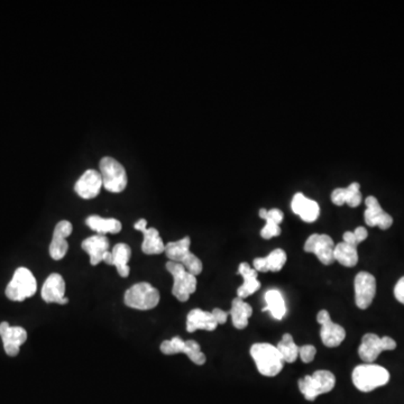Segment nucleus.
I'll return each mask as SVG.
<instances>
[{
  "label": "nucleus",
  "mask_w": 404,
  "mask_h": 404,
  "mask_svg": "<svg viewBox=\"0 0 404 404\" xmlns=\"http://www.w3.org/2000/svg\"><path fill=\"white\" fill-rule=\"evenodd\" d=\"M277 349L282 355L285 362L294 363L299 357V346L293 341L290 334L283 335L282 339L277 344Z\"/></svg>",
  "instance_id": "nucleus-31"
},
{
  "label": "nucleus",
  "mask_w": 404,
  "mask_h": 404,
  "mask_svg": "<svg viewBox=\"0 0 404 404\" xmlns=\"http://www.w3.org/2000/svg\"><path fill=\"white\" fill-rule=\"evenodd\" d=\"M102 186V178L98 171H85L75 184V190L79 197L83 199H93L98 196Z\"/></svg>",
  "instance_id": "nucleus-17"
},
{
  "label": "nucleus",
  "mask_w": 404,
  "mask_h": 404,
  "mask_svg": "<svg viewBox=\"0 0 404 404\" xmlns=\"http://www.w3.org/2000/svg\"><path fill=\"white\" fill-rule=\"evenodd\" d=\"M213 316L215 317L216 321L218 324H226L227 318H228V312H225L221 309L216 308L211 312Z\"/></svg>",
  "instance_id": "nucleus-36"
},
{
  "label": "nucleus",
  "mask_w": 404,
  "mask_h": 404,
  "mask_svg": "<svg viewBox=\"0 0 404 404\" xmlns=\"http://www.w3.org/2000/svg\"><path fill=\"white\" fill-rule=\"evenodd\" d=\"M125 304L129 308L147 312L154 309L160 302V292L149 283L141 282L129 287L124 295Z\"/></svg>",
  "instance_id": "nucleus-6"
},
{
  "label": "nucleus",
  "mask_w": 404,
  "mask_h": 404,
  "mask_svg": "<svg viewBox=\"0 0 404 404\" xmlns=\"http://www.w3.org/2000/svg\"><path fill=\"white\" fill-rule=\"evenodd\" d=\"M351 380L359 391L371 392L375 388L386 386L390 381V373L383 366L373 363L358 365L354 368Z\"/></svg>",
  "instance_id": "nucleus-2"
},
{
  "label": "nucleus",
  "mask_w": 404,
  "mask_h": 404,
  "mask_svg": "<svg viewBox=\"0 0 404 404\" xmlns=\"http://www.w3.org/2000/svg\"><path fill=\"white\" fill-rule=\"evenodd\" d=\"M343 238L344 243H346V244L351 245V246L357 248L358 243H357L356 237L354 235V232H346L345 234H344Z\"/></svg>",
  "instance_id": "nucleus-38"
},
{
  "label": "nucleus",
  "mask_w": 404,
  "mask_h": 404,
  "mask_svg": "<svg viewBox=\"0 0 404 404\" xmlns=\"http://www.w3.org/2000/svg\"><path fill=\"white\" fill-rule=\"evenodd\" d=\"M354 235L356 237L357 243H363L366 240L367 236H368V233H367L366 228L364 227H357L355 230H354Z\"/></svg>",
  "instance_id": "nucleus-37"
},
{
  "label": "nucleus",
  "mask_w": 404,
  "mask_h": 404,
  "mask_svg": "<svg viewBox=\"0 0 404 404\" xmlns=\"http://www.w3.org/2000/svg\"><path fill=\"white\" fill-rule=\"evenodd\" d=\"M112 265L116 266L120 277H127L129 275V266L128 262L131 260L132 250L129 245L119 243L116 244L112 250Z\"/></svg>",
  "instance_id": "nucleus-27"
},
{
  "label": "nucleus",
  "mask_w": 404,
  "mask_h": 404,
  "mask_svg": "<svg viewBox=\"0 0 404 404\" xmlns=\"http://www.w3.org/2000/svg\"><path fill=\"white\" fill-rule=\"evenodd\" d=\"M141 233H143L144 240L142 244V250L147 255H159L165 252V245L161 238L159 230L156 228H144Z\"/></svg>",
  "instance_id": "nucleus-28"
},
{
  "label": "nucleus",
  "mask_w": 404,
  "mask_h": 404,
  "mask_svg": "<svg viewBox=\"0 0 404 404\" xmlns=\"http://www.w3.org/2000/svg\"><path fill=\"white\" fill-rule=\"evenodd\" d=\"M41 295L46 303L67 304L69 302V299L65 298V282L62 275L58 273L48 275L46 282L43 285Z\"/></svg>",
  "instance_id": "nucleus-18"
},
{
  "label": "nucleus",
  "mask_w": 404,
  "mask_h": 404,
  "mask_svg": "<svg viewBox=\"0 0 404 404\" xmlns=\"http://www.w3.org/2000/svg\"><path fill=\"white\" fill-rule=\"evenodd\" d=\"M396 349V341L391 337H378L375 334H366L362 338V344L359 346L358 355L365 364H372L380 354L386 351H394Z\"/></svg>",
  "instance_id": "nucleus-9"
},
{
  "label": "nucleus",
  "mask_w": 404,
  "mask_h": 404,
  "mask_svg": "<svg viewBox=\"0 0 404 404\" xmlns=\"http://www.w3.org/2000/svg\"><path fill=\"white\" fill-rule=\"evenodd\" d=\"M161 351L165 355L184 353L197 365L206 363V355L202 353L199 344L194 341H182L180 337H174L171 341H164L160 346Z\"/></svg>",
  "instance_id": "nucleus-10"
},
{
  "label": "nucleus",
  "mask_w": 404,
  "mask_h": 404,
  "mask_svg": "<svg viewBox=\"0 0 404 404\" xmlns=\"http://www.w3.org/2000/svg\"><path fill=\"white\" fill-rule=\"evenodd\" d=\"M317 321L321 324L320 337L322 344L328 349H334L341 345L346 338V331L341 326L335 324L330 318L327 310H321L317 316Z\"/></svg>",
  "instance_id": "nucleus-13"
},
{
  "label": "nucleus",
  "mask_w": 404,
  "mask_h": 404,
  "mask_svg": "<svg viewBox=\"0 0 404 404\" xmlns=\"http://www.w3.org/2000/svg\"><path fill=\"white\" fill-rule=\"evenodd\" d=\"M250 356L254 359L258 372L267 378L277 376L283 368L282 355L277 346L267 343H257L250 347Z\"/></svg>",
  "instance_id": "nucleus-1"
},
{
  "label": "nucleus",
  "mask_w": 404,
  "mask_h": 404,
  "mask_svg": "<svg viewBox=\"0 0 404 404\" xmlns=\"http://www.w3.org/2000/svg\"><path fill=\"white\" fill-rule=\"evenodd\" d=\"M317 349L314 346L304 345L302 347H299V357L303 363H312L316 356Z\"/></svg>",
  "instance_id": "nucleus-34"
},
{
  "label": "nucleus",
  "mask_w": 404,
  "mask_h": 404,
  "mask_svg": "<svg viewBox=\"0 0 404 404\" xmlns=\"http://www.w3.org/2000/svg\"><path fill=\"white\" fill-rule=\"evenodd\" d=\"M102 186L107 191L120 193L127 186V173L119 161L112 156L102 157L99 163Z\"/></svg>",
  "instance_id": "nucleus-4"
},
{
  "label": "nucleus",
  "mask_w": 404,
  "mask_h": 404,
  "mask_svg": "<svg viewBox=\"0 0 404 404\" xmlns=\"http://www.w3.org/2000/svg\"><path fill=\"white\" fill-rule=\"evenodd\" d=\"M81 248L90 256L91 265H98L104 262V256L110 248V240L104 235H95L83 240Z\"/></svg>",
  "instance_id": "nucleus-20"
},
{
  "label": "nucleus",
  "mask_w": 404,
  "mask_h": 404,
  "mask_svg": "<svg viewBox=\"0 0 404 404\" xmlns=\"http://www.w3.org/2000/svg\"><path fill=\"white\" fill-rule=\"evenodd\" d=\"M38 283L32 272L26 267H19L14 273L13 279L6 287V297L11 301L26 300L36 293Z\"/></svg>",
  "instance_id": "nucleus-7"
},
{
  "label": "nucleus",
  "mask_w": 404,
  "mask_h": 404,
  "mask_svg": "<svg viewBox=\"0 0 404 404\" xmlns=\"http://www.w3.org/2000/svg\"><path fill=\"white\" fill-rule=\"evenodd\" d=\"M265 226L261 230V236L264 240H271L273 237L280 236L281 235V228L280 225L274 223V221L266 219Z\"/></svg>",
  "instance_id": "nucleus-32"
},
{
  "label": "nucleus",
  "mask_w": 404,
  "mask_h": 404,
  "mask_svg": "<svg viewBox=\"0 0 404 404\" xmlns=\"http://www.w3.org/2000/svg\"><path fill=\"white\" fill-rule=\"evenodd\" d=\"M266 307L263 312H271L274 319L282 320L287 314V307L282 294L279 290L272 289L265 293Z\"/></svg>",
  "instance_id": "nucleus-29"
},
{
  "label": "nucleus",
  "mask_w": 404,
  "mask_h": 404,
  "mask_svg": "<svg viewBox=\"0 0 404 404\" xmlns=\"http://www.w3.org/2000/svg\"><path fill=\"white\" fill-rule=\"evenodd\" d=\"M238 274H240L243 279H244V283H243L242 287L237 289L238 298L244 300V299L254 294L256 291L261 289V282L257 280V272L252 269L250 264L246 263V262L240 263V267H238Z\"/></svg>",
  "instance_id": "nucleus-22"
},
{
  "label": "nucleus",
  "mask_w": 404,
  "mask_h": 404,
  "mask_svg": "<svg viewBox=\"0 0 404 404\" xmlns=\"http://www.w3.org/2000/svg\"><path fill=\"white\" fill-rule=\"evenodd\" d=\"M291 209L295 215H298L306 223H314L320 215V207L318 202L309 199L304 194L295 193L291 202Z\"/></svg>",
  "instance_id": "nucleus-19"
},
{
  "label": "nucleus",
  "mask_w": 404,
  "mask_h": 404,
  "mask_svg": "<svg viewBox=\"0 0 404 404\" xmlns=\"http://www.w3.org/2000/svg\"><path fill=\"white\" fill-rule=\"evenodd\" d=\"M394 297L400 303L404 304V277H401L394 287Z\"/></svg>",
  "instance_id": "nucleus-35"
},
{
  "label": "nucleus",
  "mask_w": 404,
  "mask_h": 404,
  "mask_svg": "<svg viewBox=\"0 0 404 404\" xmlns=\"http://www.w3.org/2000/svg\"><path fill=\"white\" fill-rule=\"evenodd\" d=\"M334 255H335V261L346 267H354L358 262L357 248L344 242L336 245Z\"/></svg>",
  "instance_id": "nucleus-30"
},
{
  "label": "nucleus",
  "mask_w": 404,
  "mask_h": 404,
  "mask_svg": "<svg viewBox=\"0 0 404 404\" xmlns=\"http://www.w3.org/2000/svg\"><path fill=\"white\" fill-rule=\"evenodd\" d=\"M366 211H365V223L367 226L380 227L381 229L386 230L393 225L392 216L386 213L381 207L380 202L376 198L370 196L365 200Z\"/></svg>",
  "instance_id": "nucleus-16"
},
{
  "label": "nucleus",
  "mask_w": 404,
  "mask_h": 404,
  "mask_svg": "<svg viewBox=\"0 0 404 404\" xmlns=\"http://www.w3.org/2000/svg\"><path fill=\"white\" fill-rule=\"evenodd\" d=\"M87 226L90 227L97 235L118 234L122 230V223L115 218H102L100 216H90L85 220Z\"/></svg>",
  "instance_id": "nucleus-26"
},
{
  "label": "nucleus",
  "mask_w": 404,
  "mask_h": 404,
  "mask_svg": "<svg viewBox=\"0 0 404 404\" xmlns=\"http://www.w3.org/2000/svg\"><path fill=\"white\" fill-rule=\"evenodd\" d=\"M0 336L6 354L11 357L18 355L21 346L27 341V333L24 328L11 327L6 321L0 324Z\"/></svg>",
  "instance_id": "nucleus-14"
},
{
  "label": "nucleus",
  "mask_w": 404,
  "mask_h": 404,
  "mask_svg": "<svg viewBox=\"0 0 404 404\" xmlns=\"http://www.w3.org/2000/svg\"><path fill=\"white\" fill-rule=\"evenodd\" d=\"M190 244H191V240L189 236H186L181 240L170 242L165 245L164 253L171 262L182 264L186 271L194 277H197L201 274L203 265L200 258L194 255L193 253L190 252Z\"/></svg>",
  "instance_id": "nucleus-3"
},
{
  "label": "nucleus",
  "mask_w": 404,
  "mask_h": 404,
  "mask_svg": "<svg viewBox=\"0 0 404 404\" xmlns=\"http://www.w3.org/2000/svg\"><path fill=\"white\" fill-rule=\"evenodd\" d=\"M165 266L173 277L172 294L181 302L189 300L190 295L197 290V277L186 271L182 264L170 261Z\"/></svg>",
  "instance_id": "nucleus-8"
},
{
  "label": "nucleus",
  "mask_w": 404,
  "mask_h": 404,
  "mask_svg": "<svg viewBox=\"0 0 404 404\" xmlns=\"http://www.w3.org/2000/svg\"><path fill=\"white\" fill-rule=\"evenodd\" d=\"M218 324L215 317L209 312H203L201 309H193L186 317V331L194 333L197 330L213 331Z\"/></svg>",
  "instance_id": "nucleus-21"
},
{
  "label": "nucleus",
  "mask_w": 404,
  "mask_h": 404,
  "mask_svg": "<svg viewBox=\"0 0 404 404\" xmlns=\"http://www.w3.org/2000/svg\"><path fill=\"white\" fill-rule=\"evenodd\" d=\"M298 384L306 400L314 401L318 396L328 393L335 388L336 378L329 371L320 370L300 378Z\"/></svg>",
  "instance_id": "nucleus-5"
},
{
  "label": "nucleus",
  "mask_w": 404,
  "mask_h": 404,
  "mask_svg": "<svg viewBox=\"0 0 404 404\" xmlns=\"http://www.w3.org/2000/svg\"><path fill=\"white\" fill-rule=\"evenodd\" d=\"M334 250H335V244L329 235H312L304 244V252L314 253L324 265H331L335 262Z\"/></svg>",
  "instance_id": "nucleus-11"
},
{
  "label": "nucleus",
  "mask_w": 404,
  "mask_h": 404,
  "mask_svg": "<svg viewBox=\"0 0 404 404\" xmlns=\"http://www.w3.org/2000/svg\"><path fill=\"white\" fill-rule=\"evenodd\" d=\"M73 232L72 223L68 220H61L56 223L54 228L53 238L50 244V255L54 261H60L67 255L69 250L67 238Z\"/></svg>",
  "instance_id": "nucleus-15"
},
{
  "label": "nucleus",
  "mask_w": 404,
  "mask_h": 404,
  "mask_svg": "<svg viewBox=\"0 0 404 404\" xmlns=\"http://www.w3.org/2000/svg\"><path fill=\"white\" fill-rule=\"evenodd\" d=\"M147 219H139V220L135 223V226H134V228H135L136 230H139V232H141L142 229L147 228Z\"/></svg>",
  "instance_id": "nucleus-39"
},
{
  "label": "nucleus",
  "mask_w": 404,
  "mask_h": 404,
  "mask_svg": "<svg viewBox=\"0 0 404 404\" xmlns=\"http://www.w3.org/2000/svg\"><path fill=\"white\" fill-rule=\"evenodd\" d=\"M287 253L281 248H277L270 253L266 257H258L254 260L253 265L256 272H279L287 263Z\"/></svg>",
  "instance_id": "nucleus-23"
},
{
  "label": "nucleus",
  "mask_w": 404,
  "mask_h": 404,
  "mask_svg": "<svg viewBox=\"0 0 404 404\" xmlns=\"http://www.w3.org/2000/svg\"><path fill=\"white\" fill-rule=\"evenodd\" d=\"M258 215H260V217L264 219V220L270 219V220L274 221V223H277V225L282 223L283 218H285L282 211H280L277 208H273V209H270V211L261 209Z\"/></svg>",
  "instance_id": "nucleus-33"
},
{
  "label": "nucleus",
  "mask_w": 404,
  "mask_h": 404,
  "mask_svg": "<svg viewBox=\"0 0 404 404\" xmlns=\"http://www.w3.org/2000/svg\"><path fill=\"white\" fill-rule=\"evenodd\" d=\"M355 302L362 310L368 308L376 294V280L368 272H359L355 277Z\"/></svg>",
  "instance_id": "nucleus-12"
},
{
  "label": "nucleus",
  "mask_w": 404,
  "mask_h": 404,
  "mask_svg": "<svg viewBox=\"0 0 404 404\" xmlns=\"http://www.w3.org/2000/svg\"><path fill=\"white\" fill-rule=\"evenodd\" d=\"M104 262L108 264V265H112V252H110V250L105 254Z\"/></svg>",
  "instance_id": "nucleus-40"
},
{
  "label": "nucleus",
  "mask_w": 404,
  "mask_h": 404,
  "mask_svg": "<svg viewBox=\"0 0 404 404\" xmlns=\"http://www.w3.org/2000/svg\"><path fill=\"white\" fill-rule=\"evenodd\" d=\"M232 316L233 324L236 329H245L248 326V319L253 314V308L243 299L235 298L232 302V309L228 312Z\"/></svg>",
  "instance_id": "nucleus-25"
},
{
  "label": "nucleus",
  "mask_w": 404,
  "mask_h": 404,
  "mask_svg": "<svg viewBox=\"0 0 404 404\" xmlns=\"http://www.w3.org/2000/svg\"><path fill=\"white\" fill-rule=\"evenodd\" d=\"M331 201L336 206H343L347 203L351 208L358 207L362 202L361 186L357 182H354L347 188H337L331 193Z\"/></svg>",
  "instance_id": "nucleus-24"
}]
</instances>
